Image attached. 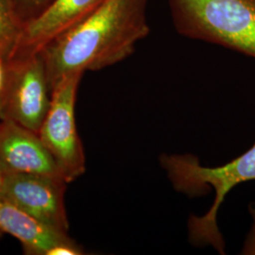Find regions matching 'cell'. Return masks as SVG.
<instances>
[{
  "label": "cell",
  "instance_id": "cell-1",
  "mask_svg": "<svg viewBox=\"0 0 255 255\" xmlns=\"http://www.w3.org/2000/svg\"><path fill=\"white\" fill-rule=\"evenodd\" d=\"M147 0H106L40 53L50 90L64 77L120 63L149 33Z\"/></svg>",
  "mask_w": 255,
  "mask_h": 255
},
{
  "label": "cell",
  "instance_id": "cell-2",
  "mask_svg": "<svg viewBox=\"0 0 255 255\" xmlns=\"http://www.w3.org/2000/svg\"><path fill=\"white\" fill-rule=\"evenodd\" d=\"M160 164L176 191L189 198L215 192V200L204 215L190 216L188 237L193 245L213 247L224 255L225 241L218 225V214L234 187L255 181V142L244 153L220 166H203L192 154L161 155Z\"/></svg>",
  "mask_w": 255,
  "mask_h": 255
},
{
  "label": "cell",
  "instance_id": "cell-3",
  "mask_svg": "<svg viewBox=\"0 0 255 255\" xmlns=\"http://www.w3.org/2000/svg\"><path fill=\"white\" fill-rule=\"evenodd\" d=\"M177 31L255 59V0H167Z\"/></svg>",
  "mask_w": 255,
  "mask_h": 255
},
{
  "label": "cell",
  "instance_id": "cell-4",
  "mask_svg": "<svg viewBox=\"0 0 255 255\" xmlns=\"http://www.w3.org/2000/svg\"><path fill=\"white\" fill-rule=\"evenodd\" d=\"M83 73L68 75L51 89L49 109L38 132L67 183L86 169L85 153L75 118L77 93Z\"/></svg>",
  "mask_w": 255,
  "mask_h": 255
},
{
  "label": "cell",
  "instance_id": "cell-5",
  "mask_svg": "<svg viewBox=\"0 0 255 255\" xmlns=\"http://www.w3.org/2000/svg\"><path fill=\"white\" fill-rule=\"evenodd\" d=\"M51 90L41 55L6 61L0 91V119L39 132L49 109Z\"/></svg>",
  "mask_w": 255,
  "mask_h": 255
},
{
  "label": "cell",
  "instance_id": "cell-6",
  "mask_svg": "<svg viewBox=\"0 0 255 255\" xmlns=\"http://www.w3.org/2000/svg\"><path fill=\"white\" fill-rule=\"evenodd\" d=\"M68 183L51 177L4 172L2 199L61 233L68 234L69 223L64 204Z\"/></svg>",
  "mask_w": 255,
  "mask_h": 255
},
{
  "label": "cell",
  "instance_id": "cell-7",
  "mask_svg": "<svg viewBox=\"0 0 255 255\" xmlns=\"http://www.w3.org/2000/svg\"><path fill=\"white\" fill-rule=\"evenodd\" d=\"M106 0H54L37 17L24 24L9 60L40 54L56 38L90 16Z\"/></svg>",
  "mask_w": 255,
  "mask_h": 255
},
{
  "label": "cell",
  "instance_id": "cell-8",
  "mask_svg": "<svg viewBox=\"0 0 255 255\" xmlns=\"http://www.w3.org/2000/svg\"><path fill=\"white\" fill-rule=\"evenodd\" d=\"M0 163L4 172L41 175L65 181L39 134L9 120L0 123Z\"/></svg>",
  "mask_w": 255,
  "mask_h": 255
},
{
  "label": "cell",
  "instance_id": "cell-9",
  "mask_svg": "<svg viewBox=\"0 0 255 255\" xmlns=\"http://www.w3.org/2000/svg\"><path fill=\"white\" fill-rule=\"evenodd\" d=\"M15 237L29 255H48L57 246H77L68 234L48 227L11 202L0 198V237Z\"/></svg>",
  "mask_w": 255,
  "mask_h": 255
},
{
  "label": "cell",
  "instance_id": "cell-10",
  "mask_svg": "<svg viewBox=\"0 0 255 255\" xmlns=\"http://www.w3.org/2000/svg\"><path fill=\"white\" fill-rule=\"evenodd\" d=\"M23 26L12 0H0V56L6 61Z\"/></svg>",
  "mask_w": 255,
  "mask_h": 255
},
{
  "label": "cell",
  "instance_id": "cell-11",
  "mask_svg": "<svg viewBox=\"0 0 255 255\" xmlns=\"http://www.w3.org/2000/svg\"><path fill=\"white\" fill-rule=\"evenodd\" d=\"M54 0H12L19 17L24 24L37 17Z\"/></svg>",
  "mask_w": 255,
  "mask_h": 255
},
{
  "label": "cell",
  "instance_id": "cell-12",
  "mask_svg": "<svg viewBox=\"0 0 255 255\" xmlns=\"http://www.w3.org/2000/svg\"><path fill=\"white\" fill-rule=\"evenodd\" d=\"M249 211L253 219V224L247 235L240 254L244 255H255V203L250 204Z\"/></svg>",
  "mask_w": 255,
  "mask_h": 255
},
{
  "label": "cell",
  "instance_id": "cell-13",
  "mask_svg": "<svg viewBox=\"0 0 255 255\" xmlns=\"http://www.w3.org/2000/svg\"><path fill=\"white\" fill-rule=\"evenodd\" d=\"M5 67H6V60L0 56V91L2 89L4 79H5Z\"/></svg>",
  "mask_w": 255,
  "mask_h": 255
},
{
  "label": "cell",
  "instance_id": "cell-14",
  "mask_svg": "<svg viewBox=\"0 0 255 255\" xmlns=\"http://www.w3.org/2000/svg\"><path fill=\"white\" fill-rule=\"evenodd\" d=\"M3 179H4V170L0 163V197H1V190H2V184H3Z\"/></svg>",
  "mask_w": 255,
  "mask_h": 255
}]
</instances>
